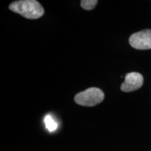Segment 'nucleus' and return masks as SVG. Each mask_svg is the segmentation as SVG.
<instances>
[{
  "label": "nucleus",
  "mask_w": 151,
  "mask_h": 151,
  "mask_svg": "<svg viewBox=\"0 0 151 151\" xmlns=\"http://www.w3.org/2000/svg\"><path fill=\"white\" fill-rule=\"evenodd\" d=\"M9 9L28 19H38L43 16L44 9L36 0H20L12 2Z\"/></svg>",
  "instance_id": "obj_1"
},
{
  "label": "nucleus",
  "mask_w": 151,
  "mask_h": 151,
  "mask_svg": "<svg viewBox=\"0 0 151 151\" xmlns=\"http://www.w3.org/2000/svg\"><path fill=\"white\" fill-rule=\"evenodd\" d=\"M104 99V93L97 88H90L79 92L75 96L74 101L84 106H94L101 103Z\"/></svg>",
  "instance_id": "obj_2"
},
{
  "label": "nucleus",
  "mask_w": 151,
  "mask_h": 151,
  "mask_svg": "<svg viewBox=\"0 0 151 151\" xmlns=\"http://www.w3.org/2000/svg\"><path fill=\"white\" fill-rule=\"evenodd\" d=\"M129 42L132 48L138 50L151 49V29H144L131 35Z\"/></svg>",
  "instance_id": "obj_3"
},
{
  "label": "nucleus",
  "mask_w": 151,
  "mask_h": 151,
  "mask_svg": "<svg viewBox=\"0 0 151 151\" xmlns=\"http://www.w3.org/2000/svg\"><path fill=\"white\" fill-rule=\"evenodd\" d=\"M143 84V77L138 72H131L126 74L124 81L120 87L122 91L129 92L135 91L141 88Z\"/></svg>",
  "instance_id": "obj_4"
},
{
  "label": "nucleus",
  "mask_w": 151,
  "mask_h": 151,
  "mask_svg": "<svg viewBox=\"0 0 151 151\" xmlns=\"http://www.w3.org/2000/svg\"><path fill=\"white\" fill-rule=\"evenodd\" d=\"M44 122L46 124L47 129L49 132H54L58 128V123L55 121V120L52 118V117L50 115H47L44 118Z\"/></svg>",
  "instance_id": "obj_5"
},
{
  "label": "nucleus",
  "mask_w": 151,
  "mask_h": 151,
  "mask_svg": "<svg viewBox=\"0 0 151 151\" xmlns=\"http://www.w3.org/2000/svg\"><path fill=\"white\" fill-rule=\"evenodd\" d=\"M98 3L97 0H83L81 1V6L85 10H92Z\"/></svg>",
  "instance_id": "obj_6"
}]
</instances>
